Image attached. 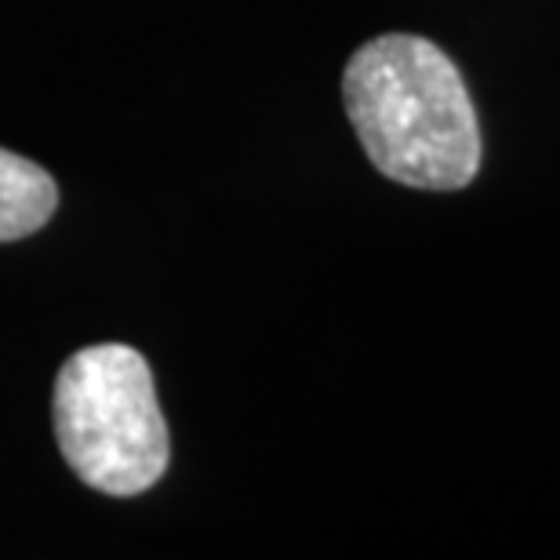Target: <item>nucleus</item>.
<instances>
[{
    "instance_id": "obj_3",
    "label": "nucleus",
    "mask_w": 560,
    "mask_h": 560,
    "mask_svg": "<svg viewBox=\"0 0 560 560\" xmlns=\"http://www.w3.org/2000/svg\"><path fill=\"white\" fill-rule=\"evenodd\" d=\"M59 208V186L40 164L0 150V244L37 233Z\"/></svg>"
},
{
    "instance_id": "obj_2",
    "label": "nucleus",
    "mask_w": 560,
    "mask_h": 560,
    "mask_svg": "<svg viewBox=\"0 0 560 560\" xmlns=\"http://www.w3.org/2000/svg\"><path fill=\"white\" fill-rule=\"evenodd\" d=\"M55 441L73 474L103 495L153 488L172 444L145 357L125 342L77 350L55 378Z\"/></svg>"
},
{
    "instance_id": "obj_1",
    "label": "nucleus",
    "mask_w": 560,
    "mask_h": 560,
    "mask_svg": "<svg viewBox=\"0 0 560 560\" xmlns=\"http://www.w3.org/2000/svg\"><path fill=\"white\" fill-rule=\"evenodd\" d=\"M346 114L368 161L394 183L452 194L477 178L480 128L458 66L436 44L386 33L353 51Z\"/></svg>"
}]
</instances>
